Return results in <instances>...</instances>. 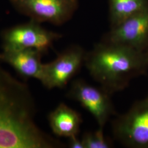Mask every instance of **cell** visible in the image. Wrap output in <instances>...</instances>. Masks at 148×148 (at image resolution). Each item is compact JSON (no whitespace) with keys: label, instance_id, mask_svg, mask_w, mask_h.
<instances>
[{"label":"cell","instance_id":"obj_1","mask_svg":"<svg viewBox=\"0 0 148 148\" xmlns=\"http://www.w3.org/2000/svg\"><path fill=\"white\" fill-rule=\"evenodd\" d=\"M36 106L26 82L0 64V148H56L63 145L35 121Z\"/></svg>","mask_w":148,"mask_h":148},{"label":"cell","instance_id":"obj_2","mask_svg":"<svg viewBox=\"0 0 148 148\" xmlns=\"http://www.w3.org/2000/svg\"><path fill=\"white\" fill-rule=\"evenodd\" d=\"M84 64L92 77L110 95L125 90L148 69L144 52L103 40L86 53Z\"/></svg>","mask_w":148,"mask_h":148},{"label":"cell","instance_id":"obj_3","mask_svg":"<svg viewBox=\"0 0 148 148\" xmlns=\"http://www.w3.org/2000/svg\"><path fill=\"white\" fill-rule=\"evenodd\" d=\"M117 140L127 148H148V94L112 123Z\"/></svg>","mask_w":148,"mask_h":148},{"label":"cell","instance_id":"obj_4","mask_svg":"<svg viewBox=\"0 0 148 148\" xmlns=\"http://www.w3.org/2000/svg\"><path fill=\"white\" fill-rule=\"evenodd\" d=\"M61 37V34L48 30L32 20L7 28L1 33L3 50L33 49L43 54Z\"/></svg>","mask_w":148,"mask_h":148},{"label":"cell","instance_id":"obj_5","mask_svg":"<svg viewBox=\"0 0 148 148\" xmlns=\"http://www.w3.org/2000/svg\"><path fill=\"white\" fill-rule=\"evenodd\" d=\"M19 13L38 23L61 25L70 21L79 8V0H9Z\"/></svg>","mask_w":148,"mask_h":148},{"label":"cell","instance_id":"obj_6","mask_svg":"<svg viewBox=\"0 0 148 148\" xmlns=\"http://www.w3.org/2000/svg\"><path fill=\"white\" fill-rule=\"evenodd\" d=\"M86 53L79 46L67 48L53 61L43 64L39 81L49 90L63 88L79 71L85 62Z\"/></svg>","mask_w":148,"mask_h":148},{"label":"cell","instance_id":"obj_7","mask_svg":"<svg viewBox=\"0 0 148 148\" xmlns=\"http://www.w3.org/2000/svg\"><path fill=\"white\" fill-rule=\"evenodd\" d=\"M110 95L102 88H97L82 79L73 81L67 94L68 98L88 111L101 128L115 112Z\"/></svg>","mask_w":148,"mask_h":148},{"label":"cell","instance_id":"obj_8","mask_svg":"<svg viewBox=\"0 0 148 148\" xmlns=\"http://www.w3.org/2000/svg\"><path fill=\"white\" fill-rule=\"evenodd\" d=\"M103 40L144 52L148 43V8L111 27Z\"/></svg>","mask_w":148,"mask_h":148},{"label":"cell","instance_id":"obj_9","mask_svg":"<svg viewBox=\"0 0 148 148\" xmlns=\"http://www.w3.org/2000/svg\"><path fill=\"white\" fill-rule=\"evenodd\" d=\"M43 53L33 49L3 50L0 53V62L8 64L25 80L40 79L43 63Z\"/></svg>","mask_w":148,"mask_h":148},{"label":"cell","instance_id":"obj_10","mask_svg":"<svg viewBox=\"0 0 148 148\" xmlns=\"http://www.w3.org/2000/svg\"><path fill=\"white\" fill-rule=\"evenodd\" d=\"M53 133L59 137L78 136L82 120L79 114L64 103H60L48 116Z\"/></svg>","mask_w":148,"mask_h":148},{"label":"cell","instance_id":"obj_11","mask_svg":"<svg viewBox=\"0 0 148 148\" xmlns=\"http://www.w3.org/2000/svg\"><path fill=\"white\" fill-rule=\"evenodd\" d=\"M110 27L148 8V0H108Z\"/></svg>","mask_w":148,"mask_h":148},{"label":"cell","instance_id":"obj_12","mask_svg":"<svg viewBox=\"0 0 148 148\" xmlns=\"http://www.w3.org/2000/svg\"><path fill=\"white\" fill-rule=\"evenodd\" d=\"M103 128L99 127L95 131L87 132L81 138L84 148H110L111 142L104 136Z\"/></svg>","mask_w":148,"mask_h":148},{"label":"cell","instance_id":"obj_13","mask_svg":"<svg viewBox=\"0 0 148 148\" xmlns=\"http://www.w3.org/2000/svg\"><path fill=\"white\" fill-rule=\"evenodd\" d=\"M68 145L71 148H84L82 139H79L77 136L69 138Z\"/></svg>","mask_w":148,"mask_h":148},{"label":"cell","instance_id":"obj_14","mask_svg":"<svg viewBox=\"0 0 148 148\" xmlns=\"http://www.w3.org/2000/svg\"><path fill=\"white\" fill-rule=\"evenodd\" d=\"M144 52L145 53V54H146V56H147V59H148V45H147V48H146V49H145V51H144Z\"/></svg>","mask_w":148,"mask_h":148}]
</instances>
